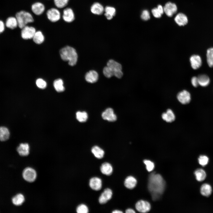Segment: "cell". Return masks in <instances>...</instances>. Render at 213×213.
<instances>
[{
	"instance_id": "12",
	"label": "cell",
	"mask_w": 213,
	"mask_h": 213,
	"mask_svg": "<svg viewBox=\"0 0 213 213\" xmlns=\"http://www.w3.org/2000/svg\"><path fill=\"white\" fill-rule=\"evenodd\" d=\"M99 75L96 71L91 70L87 72L85 75V80L88 83H93L97 82Z\"/></svg>"
},
{
	"instance_id": "19",
	"label": "cell",
	"mask_w": 213,
	"mask_h": 213,
	"mask_svg": "<svg viewBox=\"0 0 213 213\" xmlns=\"http://www.w3.org/2000/svg\"><path fill=\"white\" fill-rule=\"evenodd\" d=\"M17 151L20 156H26L29 153V146L27 143H21L17 148Z\"/></svg>"
},
{
	"instance_id": "6",
	"label": "cell",
	"mask_w": 213,
	"mask_h": 213,
	"mask_svg": "<svg viewBox=\"0 0 213 213\" xmlns=\"http://www.w3.org/2000/svg\"><path fill=\"white\" fill-rule=\"evenodd\" d=\"M22 29L21 36L25 40L32 38L36 32L35 28L32 26L26 25Z\"/></svg>"
},
{
	"instance_id": "38",
	"label": "cell",
	"mask_w": 213,
	"mask_h": 213,
	"mask_svg": "<svg viewBox=\"0 0 213 213\" xmlns=\"http://www.w3.org/2000/svg\"><path fill=\"white\" fill-rule=\"evenodd\" d=\"M88 207L84 204H81L79 205L76 209L77 212L78 213H87L88 212Z\"/></svg>"
},
{
	"instance_id": "25",
	"label": "cell",
	"mask_w": 213,
	"mask_h": 213,
	"mask_svg": "<svg viewBox=\"0 0 213 213\" xmlns=\"http://www.w3.org/2000/svg\"><path fill=\"white\" fill-rule=\"evenodd\" d=\"M194 174L196 180L199 182L204 181L206 176L205 171L201 168H198L194 172Z\"/></svg>"
},
{
	"instance_id": "27",
	"label": "cell",
	"mask_w": 213,
	"mask_h": 213,
	"mask_svg": "<svg viewBox=\"0 0 213 213\" xmlns=\"http://www.w3.org/2000/svg\"><path fill=\"white\" fill-rule=\"evenodd\" d=\"M104 15L108 20L112 19L116 14L115 9L111 6H106L104 9Z\"/></svg>"
},
{
	"instance_id": "29",
	"label": "cell",
	"mask_w": 213,
	"mask_h": 213,
	"mask_svg": "<svg viewBox=\"0 0 213 213\" xmlns=\"http://www.w3.org/2000/svg\"><path fill=\"white\" fill-rule=\"evenodd\" d=\"M92 153L96 158L100 159L104 156V152L101 148L97 146H93L91 150Z\"/></svg>"
},
{
	"instance_id": "30",
	"label": "cell",
	"mask_w": 213,
	"mask_h": 213,
	"mask_svg": "<svg viewBox=\"0 0 213 213\" xmlns=\"http://www.w3.org/2000/svg\"><path fill=\"white\" fill-rule=\"evenodd\" d=\"M6 25L7 27L11 29L16 28L18 26L16 18L14 17L8 18L6 21Z\"/></svg>"
},
{
	"instance_id": "28",
	"label": "cell",
	"mask_w": 213,
	"mask_h": 213,
	"mask_svg": "<svg viewBox=\"0 0 213 213\" xmlns=\"http://www.w3.org/2000/svg\"><path fill=\"white\" fill-rule=\"evenodd\" d=\"M10 133L8 128L5 127H0V140L5 141L9 138Z\"/></svg>"
},
{
	"instance_id": "20",
	"label": "cell",
	"mask_w": 213,
	"mask_h": 213,
	"mask_svg": "<svg viewBox=\"0 0 213 213\" xmlns=\"http://www.w3.org/2000/svg\"><path fill=\"white\" fill-rule=\"evenodd\" d=\"M174 19L175 22L180 26L186 25L188 22L187 17L182 13L178 14Z\"/></svg>"
},
{
	"instance_id": "21",
	"label": "cell",
	"mask_w": 213,
	"mask_h": 213,
	"mask_svg": "<svg viewBox=\"0 0 213 213\" xmlns=\"http://www.w3.org/2000/svg\"><path fill=\"white\" fill-rule=\"evenodd\" d=\"M200 192L201 194L203 196L209 197L211 195L212 192V187L209 184L204 183L201 187Z\"/></svg>"
},
{
	"instance_id": "14",
	"label": "cell",
	"mask_w": 213,
	"mask_h": 213,
	"mask_svg": "<svg viewBox=\"0 0 213 213\" xmlns=\"http://www.w3.org/2000/svg\"><path fill=\"white\" fill-rule=\"evenodd\" d=\"M62 18L67 22L70 23L73 21L75 19V14L72 9L70 8L64 9L63 11Z\"/></svg>"
},
{
	"instance_id": "22",
	"label": "cell",
	"mask_w": 213,
	"mask_h": 213,
	"mask_svg": "<svg viewBox=\"0 0 213 213\" xmlns=\"http://www.w3.org/2000/svg\"><path fill=\"white\" fill-rule=\"evenodd\" d=\"M162 119L167 122H172L175 119V116L173 112L170 109H168L166 112L162 114Z\"/></svg>"
},
{
	"instance_id": "35",
	"label": "cell",
	"mask_w": 213,
	"mask_h": 213,
	"mask_svg": "<svg viewBox=\"0 0 213 213\" xmlns=\"http://www.w3.org/2000/svg\"><path fill=\"white\" fill-rule=\"evenodd\" d=\"M76 117L79 122H84L87 120L88 115L85 112L78 111L76 113Z\"/></svg>"
},
{
	"instance_id": "7",
	"label": "cell",
	"mask_w": 213,
	"mask_h": 213,
	"mask_svg": "<svg viewBox=\"0 0 213 213\" xmlns=\"http://www.w3.org/2000/svg\"><path fill=\"white\" fill-rule=\"evenodd\" d=\"M46 15L48 19L52 22H57L61 18L59 11L54 8L49 9L46 12Z\"/></svg>"
},
{
	"instance_id": "18",
	"label": "cell",
	"mask_w": 213,
	"mask_h": 213,
	"mask_svg": "<svg viewBox=\"0 0 213 213\" xmlns=\"http://www.w3.org/2000/svg\"><path fill=\"white\" fill-rule=\"evenodd\" d=\"M104 9L103 6L98 2H96L93 4L91 7V12L95 14L100 15L102 14L104 11Z\"/></svg>"
},
{
	"instance_id": "17",
	"label": "cell",
	"mask_w": 213,
	"mask_h": 213,
	"mask_svg": "<svg viewBox=\"0 0 213 213\" xmlns=\"http://www.w3.org/2000/svg\"><path fill=\"white\" fill-rule=\"evenodd\" d=\"M89 185L92 189L98 191L101 188L102 181L101 179L98 177H93L90 180Z\"/></svg>"
},
{
	"instance_id": "11",
	"label": "cell",
	"mask_w": 213,
	"mask_h": 213,
	"mask_svg": "<svg viewBox=\"0 0 213 213\" xmlns=\"http://www.w3.org/2000/svg\"><path fill=\"white\" fill-rule=\"evenodd\" d=\"M102 117L104 120L113 122L117 120V116L113 109L110 108L106 109L102 114Z\"/></svg>"
},
{
	"instance_id": "4",
	"label": "cell",
	"mask_w": 213,
	"mask_h": 213,
	"mask_svg": "<svg viewBox=\"0 0 213 213\" xmlns=\"http://www.w3.org/2000/svg\"><path fill=\"white\" fill-rule=\"evenodd\" d=\"M106 66L110 70L113 76L118 78H121L122 77V67L120 63L113 59H110L107 62Z\"/></svg>"
},
{
	"instance_id": "31",
	"label": "cell",
	"mask_w": 213,
	"mask_h": 213,
	"mask_svg": "<svg viewBox=\"0 0 213 213\" xmlns=\"http://www.w3.org/2000/svg\"><path fill=\"white\" fill-rule=\"evenodd\" d=\"M53 85L55 90L58 92H62L64 90L63 80L60 79L55 80Z\"/></svg>"
},
{
	"instance_id": "43",
	"label": "cell",
	"mask_w": 213,
	"mask_h": 213,
	"mask_svg": "<svg viewBox=\"0 0 213 213\" xmlns=\"http://www.w3.org/2000/svg\"><path fill=\"white\" fill-rule=\"evenodd\" d=\"M151 12L154 17L157 18L160 17L162 14L157 7L152 9L151 10Z\"/></svg>"
},
{
	"instance_id": "36",
	"label": "cell",
	"mask_w": 213,
	"mask_h": 213,
	"mask_svg": "<svg viewBox=\"0 0 213 213\" xmlns=\"http://www.w3.org/2000/svg\"><path fill=\"white\" fill-rule=\"evenodd\" d=\"M56 6L59 8H62L67 4L69 0H54Z\"/></svg>"
},
{
	"instance_id": "45",
	"label": "cell",
	"mask_w": 213,
	"mask_h": 213,
	"mask_svg": "<svg viewBox=\"0 0 213 213\" xmlns=\"http://www.w3.org/2000/svg\"><path fill=\"white\" fill-rule=\"evenodd\" d=\"M5 30V26L3 22L0 20V34L2 33Z\"/></svg>"
},
{
	"instance_id": "46",
	"label": "cell",
	"mask_w": 213,
	"mask_h": 213,
	"mask_svg": "<svg viewBox=\"0 0 213 213\" xmlns=\"http://www.w3.org/2000/svg\"><path fill=\"white\" fill-rule=\"evenodd\" d=\"M125 212L126 213H135V212L133 209L130 208L126 209Z\"/></svg>"
},
{
	"instance_id": "47",
	"label": "cell",
	"mask_w": 213,
	"mask_h": 213,
	"mask_svg": "<svg viewBox=\"0 0 213 213\" xmlns=\"http://www.w3.org/2000/svg\"><path fill=\"white\" fill-rule=\"evenodd\" d=\"M122 211L118 210H114L112 212V213H122Z\"/></svg>"
},
{
	"instance_id": "24",
	"label": "cell",
	"mask_w": 213,
	"mask_h": 213,
	"mask_svg": "<svg viewBox=\"0 0 213 213\" xmlns=\"http://www.w3.org/2000/svg\"><path fill=\"white\" fill-rule=\"evenodd\" d=\"M100 170L103 174L110 175L112 172L113 168L110 163L106 162L102 164L100 167Z\"/></svg>"
},
{
	"instance_id": "5",
	"label": "cell",
	"mask_w": 213,
	"mask_h": 213,
	"mask_svg": "<svg viewBox=\"0 0 213 213\" xmlns=\"http://www.w3.org/2000/svg\"><path fill=\"white\" fill-rule=\"evenodd\" d=\"M22 176L25 180L32 182H33L36 179L37 174L34 169L28 167L24 170L22 172Z\"/></svg>"
},
{
	"instance_id": "40",
	"label": "cell",
	"mask_w": 213,
	"mask_h": 213,
	"mask_svg": "<svg viewBox=\"0 0 213 213\" xmlns=\"http://www.w3.org/2000/svg\"><path fill=\"white\" fill-rule=\"evenodd\" d=\"M103 73L104 76L108 78H110L113 76V74L110 69L107 66L103 68Z\"/></svg>"
},
{
	"instance_id": "2",
	"label": "cell",
	"mask_w": 213,
	"mask_h": 213,
	"mask_svg": "<svg viewBox=\"0 0 213 213\" xmlns=\"http://www.w3.org/2000/svg\"><path fill=\"white\" fill-rule=\"evenodd\" d=\"M59 53L62 59L68 61L70 65L73 66L76 64L78 55L74 48L70 46H66L60 50Z\"/></svg>"
},
{
	"instance_id": "26",
	"label": "cell",
	"mask_w": 213,
	"mask_h": 213,
	"mask_svg": "<svg viewBox=\"0 0 213 213\" xmlns=\"http://www.w3.org/2000/svg\"><path fill=\"white\" fill-rule=\"evenodd\" d=\"M199 85L202 87L207 86L210 83V79L209 77L204 74L199 75L197 77Z\"/></svg>"
},
{
	"instance_id": "42",
	"label": "cell",
	"mask_w": 213,
	"mask_h": 213,
	"mask_svg": "<svg viewBox=\"0 0 213 213\" xmlns=\"http://www.w3.org/2000/svg\"><path fill=\"white\" fill-rule=\"evenodd\" d=\"M141 19L144 20H147L150 18V14L147 10H143L141 15Z\"/></svg>"
},
{
	"instance_id": "9",
	"label": "cell",
	"mask_w": 213,
	"mask_h": 213,
	"mask_svg": "<svg viewBox=\"0 0 213 213\" xmlns=\"http://www.w3.org/2000/svg\"><path fill=\"white\" fill-rule=\"evenodd\" d=\"M177 98L181 104H187L191 101V96L189 92L186 90H183L178 93Z\"/></svg>"
},
{
	"instance_id": "23",
	"label": "cell",
	"mask_w": 213,
	"mask_h": 213,
	"mask_svg": "<svg viewBox=\"0 0 213 213\" xmlns=\"http://www.w3.org/2000/svg\"><path fill=\"white\" fill-rule=\"evenodd\" d=\"M137 181L133 177L130 176L127 177L124 181V185L126 187L129 189H132L136 185Z\"/></svg>"
},
{
	"instance_id": "10",
	"label": "cell",
	"mask_w": 213,
	"mask_h": 213,
	"mask_svg": "<svg viewBox=\"0 0 213 213\" xmlns=\"http://www.w3.org/2000/svg\"><path fill=\"white\" fill-rule=\"evenodd\" d=\"M164 12L169 17H171L175 13L177 10V7L176 5L171 2H168L166 3L163 7Z\"/></svg>"
},
{
	"instance_id": "8",
	"label": "cell",
	"mask_w": 213,
	"mask_h": 213,
	"mask_svg": "<svg viewBox=\"0 0 213 213\" xmlns=\"http://www.w3.org/2000/svg\"><path fill=\"white\" fill-rule=\"evenodd\" d=\"M136 210L141 213H146L150 210L151 206L148 201L143 200L138 201L135 206Z\"/></svg>"
},
{
	"instance_id": "16",
	"label": "cell",
	"mask_w": 213,
	"mask_h": 213,
	"mask_svg": "<svg viewBox=\"0 0 213 213\" xmlns=\"http://www.w3.org/2000/svg\"><path fill=\"white\" fill-rule=\"evenodd\" d=\"M31 10L35 14L39 15L44 12L45 10V7L43 3L40 2H36L32 5Z\"/></svg>"
},
{
	"instance_id": "3",
	"label": "cell",
	"mask_w": 213,
	"mask_h": 213,
	"mask_svg": "<svg viewBox=\"0 0 213 213\" xmlns=\"http://www.w3.org/2000/svg\"><path fill=\"white\" fill-rule=\"evenodd\" d=\"M16 18L17 20L18 26L22 29L26 26L28 23L33 22L34 19L32 14L29 12L21 11L17 13Z\"/></svg>"
},
{
	"instance_id": "13",
	"label": "cell",
	"mask_w": 213,
	"mask_h": 213,
	"mask_svg": "<svg viewBox=\"0 0 213 213\" xmlns=\"http://www.w3.org/2000/svg\"><path fill=\"white\" fill-rule=\"evenodd\" d=\"M112 195V192L110 189H105L99 198V203L102 204L106 203L111 199Z\"/></svg>"
},
{
	"instance_id": "39",
	"label": "cell",
	"mask_w": 213,
	"mask_h": 213,
	"mask_svg": "<svg viewBox=\"0 0 213 213\" xmlns=\"http://www.w3.org/2000/svg\"><path fill=\"white\" fill-rule=\"evenodd\" d=\"M143 162L146 165V169L148 172H151L154 169V165L153 162L147 160H144Z\"/></svg>"
},
{
	"instance_id": "44",
	"label": "cell",
	"mask_w": 213,
	"mask_h": 213,
	"mask_svg": "<svg viewBox=\"0 0 213 213\" xmlns=\"http://www.w3.org/2000/svg\"><path fill=\"white\" fill-rule=\"evenodd\" d=\"M191 83L194 87H196L199 85L197 77L194 76L191 79Z\"/></svg>"
},
{
	"instance_id": "37",
	"label": "cell",
	"mask_w": 213,
	"mask_h": 213,
	"mask_svg": "<svg viewBox=\"0 0 213 213\" xmlns=\"http://www.w3.org/2000/svg\"><path fill=\"white\" fill-rule=\"evenodd\" d=\"M198 161L199 164L201 166L204 167L208 164L209 158L206 156L202 155L199 156Z\"/></svg>"
},
{
	"instance_id": "34",
	"label": "cell",
	"mask_w": 213,
	"mask_h": 213,
	"mask_svg": "<svg viewBox=\"0 0 213 213\" xmlns=\"http://www.w3.org/2000/svg\"><path fill=\"white\" fill-rule=\"evenodd\" d=\"M206 60L208 65L210 67H213V48L207 49L206 52Z\"/></svg>"
},
{
	"instance_id": "41",
	"label": "cell",
	"mask_w": 213,
	"mask_h": 213,
	"mask_svg": "<svg viewBox=\"0 0 213 213\" xmlns=\"http://www.w3.org/2000/svg\"><path fill=\"white\" fill-rule=\"evenodd\" d=\"M36 83L37 86L41 89H44L46 86V82L43 79H38L36 81Z\"/></svg>"
},
{
	"instance_id": "32",
	"label": "cell",
	"mask_w": 213,
	"mask_h": 213,
	"mask_svg": "<svg viewBox=\"0 0 213 213\" xmlns=\"http://www.w3.org/2000/svg\"><path fill=\"white\" fill-rule=\"evenodd\" d=\"M33 38L36 43L40 44L44 41V37L41 32L38 31L36 32Z\"/></svg>"
},
{
	"instance_id": "15",
	"label": "cell",
	"mask_w": 213,
	"mask_h": 213,
	"mask_svg": "<svg viewBox=\"0 0 213 213\" xmlns=\"http://www.w3.org/2000/svg\"><path fill=\"white\" fill-rule=\"evenodd\" d=\"M191 67L194 70L199 68L202 64V60L200 57L197 55H193L190 58Z\"/></svg>"
},
{
	"instance_id": "33",
	"label": "cell",
	"mask_w": 213,
	"mask_h": 213,
	"mask_svg": "<svg viewBox=\"0 0 213 213\" xmlns=\"http://www.w3.org/2000/svg\"><path fill=\"white\" fill-rule=\"evenodd\" d=\"M25 201L24 196L21 194H18L14 196L12 199L13 204L16 206L21 205Z\"/></svg>"
},
{
	"instance_id": "1",
	"label": "cell",
	"mask_w": 213,
	"mask_h": 213,
	"mask_svg": "<svg viewBox=\"0 0 213 213\" xmlns=\"http://www.w3.org/2000/svg\"><path fill=\"white\" fill-rule=\"evenodd\" d=\"M165 186V182L161 175L155 173L149 175L148 188L153 199H156L162 194Z\"/></svg>"
}]
</instances>
